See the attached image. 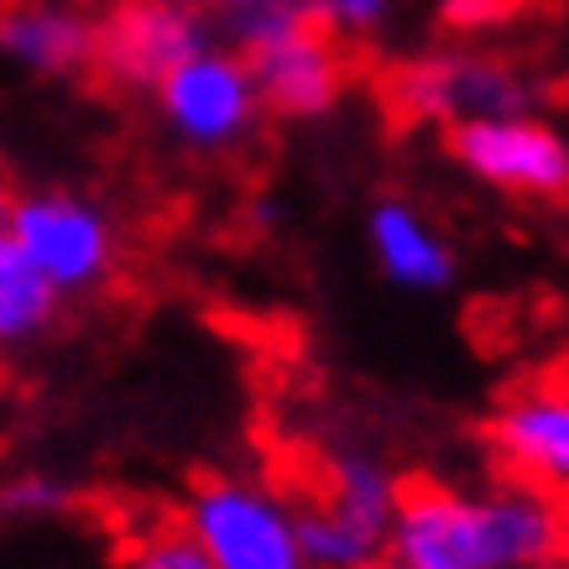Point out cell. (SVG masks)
<instances>
[{
    "instance_id": "6da1fadb",
    "label": "cell",
    "mask_w": 569,
    "mask_h": 569,
    "mask_svg": "<svg viewBox=\"0 0 569 569\" xmlns=\"http://www.w3.org/2000/svg\"><path fill=\"white\" fill-rule=\"evenodd\" d=\"M565 549L569 518L543 486L413 481L397 491L387 559L397 569H549Z\"/></svg>"
},
{
    "instance_id": "7a4b0ae2",
    "label": "cell",
    "mask_w": 569,
    "mask_h": 569,
    "mask_svg": "<svg viewBox=\"0 0 569 569\" xmlns=\"http://www.w3.org/2000/svg\"><path fill=\"white\" fill-rule=\"evenodd\" d=\"M392 470L371 455H335L325 466L319 491H309L303 507H293L298 543L309 569H381L392 543L397 512Z\"/></svg>"
},
{
    "instance_id": "3957f363",
    "label": "cell",
    "mask_w": 569,
    "mask_h": 569,
    "mask_svg": "<svg viewBox=\"0 0 569 569\" xmlns=\"http://www.w3.org/2000/svg\"><path fill=\"white\" fill-rule=\"evenodd\" d=\"M183 533L214 569H309L293 507L246 476H204L189 491Z\"/></svg>"
},
{
    "instance_id": "277c9868",
    "label": "cell",
    "mask_w": 569,
    "mask_h": 569,
    "mask_svg": "<svg viewBox=\"0 0 569 569\" xmlns=\"http://www.w3.org/2000/svg\"><path fill=\"white\" fill-rule=\"evenodd\" d=\"M6 236L17 241V251L48 277V288L58 298L69 293H94L104 277L116 272L121 241L116 224L100 204H89L79 193H27L11 199V220Z\"/></svg>"
},
{
    "instance_id": "5b68a950",
    "label": "cell",
    "mask_w": 569,
    "mask_h": 569,
    "mask_svg": "<svg viewBox=\"0 0 569 569\" xmlns=\"http://www.w3.org/2000/svg\"><path fill=\"white\" fill-rule=\"evenodd\" d=\"M152 94L162 126L193 152H236L261 126V94L251 63L230 48H204L183 58Z\"/></svg>"
},
{
    "instance_id": "8992f818",
    "label": "cell",
    "mask_w": 569,
    "mask_h": 569,
    "mask_svg": "<svg viewBox=\"0 0 569 569\" xmlns=\"http://www.w3.org/2000/svg\"><path fill=\"white\" fill-rule=\"evenodd\" d=\"M449 152L486 189L522 193V199H559L569 193V141L549 121L518 116H481L449 126Z\"/></svg>"
},
{
    "instance_id": "52a82bcc",
    "label": "cell",
    "mask_w": 569,
    "mask_h": 569,
    "mask_svg": "<svg viewBox=\"0 0 569 569\" xmlns=\"http://www.w3.org/2000/svg\"><path fill=\"white\" fill-rule=\"evenodd\" d=\"M204 48V11H189L173 0H116L94 21V69L121 89H157L183 58Z\"/></svg>"
},
{
    "instance_id": "ba28073f",
    "label": "cell",
    "mask_w": 569,
    "mask_h": 569,
    "mask_svg": "<svg viewBox=\"0 0 569 569\" xmlns=\"http://www.w3.org/2000/svg\"><path fill=\"white\" fill-rule=\"evenodd\" d=\"M397 110L413 121H481V116H518L528 110V89L507 63L481 52H433L392 79Z\"/></svg>"
},
{
    "instance_id": "9c48e42d",
    "label": "cell",
    "mask_w": 569,
    "mask_h": 569,
    "mask_svg": "<svg viewBox=\"0 0 569 569\" xmlns=\"http://www.w3.org/2000/svg\"><path fill=\"white\" fill-rule=\"evenodd\" d=\"M251 79H257L261 110H272L282 121H313L335 110L340 89H346V63L335 52V37H325L319 27L282 37L272 48H261L246 58Z\"/></svg>"
},
{
    "instance_id": "30bf717a",
    "label": "cell",
    "mask_w": 569,
    "mask_h": 569,
    "mask_svg": "<svg viewBox=\"0 0 569 569\" xmlns=\"http://www.w3.org/2000/svg\"><path fill=\"white\" fill-rule=\"evenodd\" d=\"M491 445L518 481L569 497V392L533 387L491 413Z\"/></svg>"
},
{
    "instance_id": "8fae6325",
    "label": "cell",
    "mask_w": 569,
    "mask_h": 569,
    "mask_svg": "<svg viewBox=\"0 0 569 569\" xmlns=\"http://www.w3.org/2000/svg\"><path fill=\"white\" fill-rule=\"evenodd\" d=\"M0 52L32 73L94 69V17L69 0H0Z\"/></svg>"
},
{
    "instance_id": "7c38bea8",
    "label": "cell",
    "mask_w": 569,
    "mask_h": 569,
    "mask_svg": "<svg viewBox=\"0 0 569 569\" xmlns=\"http://www.w3.org/2000/svg\"><path fill=\"white\" fill-rule=\"evenodd\" d=\"M366 230H371V251H377L381 272L392 277V282L413 288V293H439V288H449L455 251H449V241L413 204L381 199V204L371 209Z\"/></svg>"
},
{
    "instance_id": "4fadbf2b",
    "label": "cell",
    "mask_w": 569,
    "mask_h": 569,
    "mask_svg": "<svg viewBox=\"0 0 569 569\" xmlns=\"http://www.w3.org/2000/svg\"><path fill=\"white\" fill-rule=\"evenodd\" d=\"M63 298L48 288V277L17 251L11 236H0V356L42 340L58 319Z\"/></svg>"
},
{
    "instance_id": "5bb4252c",
    "label": "cell",
    "mask_w": 569,
    "mask_h": 569,
    "mask_svg": "<svg viewBox=\"0 0 569 569\" xmlns=\"http://www.w3.org/2000/svg\"><path fill=\"white\" fill-rule=\"evenodd\" d=\"M214 11H220V32L230 37V52H241V58L309 27L303 0H220Z\"/></svg>"
},
{
    "instance_id": "9a60e30c",
    "label": "cell",
    "mask_w": 569,
    "mask_h": 569,
    "mask_svg": "<svg viewBox=\"0 0 569 569\" xmlns=\"http://www.w3.org/2000/svg\"><path fill=\"white\" fill-rule=\"evenodd\" d=\"M73 507V491L58 476H42V470H21L11 481H0V518H21V522H37V518H58Z\"/></svg>"
},
{
    "instance_id": "2e32d148",
    "label": "cell",
    "mask_w": 569,
    "mask_h": 569,
    "mask_svg": "<svg viewBox=\"0 0 569 569\" xmlns=\"http://www.w3.org/2000/svg\"><path fill=\"white\" fill-rule=\"evenodd\" d=\"M121 569H214V565H209L204 549H199L183 528H157V533L137 538V543L126 549Z\"/></svg>"
},
{
    "instance_id": "e0dca14e",
    "label": "cell",
    "mask_w": 569,
    "mask_h": 569,
    "mask_svg": "<svg viewBox=\"0 0 569 569\" xmlns=\"http://www.w3.org/2000/svg\"><path fill=\"white\" fill-rule=\"evenodd\" d=\"M303 11L325 37H366L387 21L392 0H303Z\"/></svg>"
},
{
    "instance_id": "ac0fdd59",
    "label": "cell",
    "mask_w": 569,
    "mask_h": 569,
    "mask_svg": "<svg viewBox=\"0 0 569 569\" xmlns=\"http://www.w3.org/2000/svg\"><path fill=\"white\" fill-rule=\"evenodd\" d=\"M507 11H512V0H445V27L481 32V27H497Z\"/></svg>"
},
{
    "instance_id": "d6986e66",
    "label": "cell",
    "mask_w": 569,
    "mask_h": 569,
    "mask_svg": "<svg viewBox=\"0 0 569 569\" xmlns=\"http://www.w3.org/2000/svg\"><path fill=\"white\" fill-rule=\"evenodd\" d=\"M6 220H11V193L0 189V236H6Z\"/></svg>"
},
{
    "instance_id": "ffe728a7",
    "label": "cell",
    "mask_w": 569,
    "mask_h": 569,
    "mask_svg": "<svg viewBox=\"0 0 569 569\" xmlns=\"http://www.w3.org/2000/svg\"><path fill=\"white\" fill-rule=\"evenodd\" d=\"M173 6H189V11H214L220 0H173Z\"/></svg>"
}]
</instances>
